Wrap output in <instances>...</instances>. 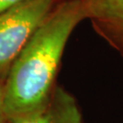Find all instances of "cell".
Returning a JSON list of instances; mask_svg holds the SVG:
<instances>
[{
	"instance_id": "6da1fadb",
	"label": "cell",
	"mask_w": 123,
	"mask_h": 123,
	"mask_svg": "<svg viewBox=\"0 0 123 123\" xmlns=\"http://www.w3.org/2000/svg\"><path fill=\"white\" fill-rule=\"evenodd\" d=\"M81 0L55 6L15 59L4 83L7 121L43 108L50 98L68 40L86 18Z\"/></svg>"
},
{
	"instance_id": "7a4b0ae2",
	"label": "cell",
	"mask_w": 123,
	"mask_h": 123,
	"mask_svg": "<svg viewBox=\"0 0 123 123\" xmlns=\"http://www.w3.org/2000/svg\"><path fill=\"white\" fill-rule=\"evenodd\" d=\"M55 7V0H24L0 15V80Z\"/></svg>"
},
{
	"instance_id": "3957f363",
	"label": "cell",
	"mask_w": 123,
	"mask_h": 123,
	"mask_svg": "<svg viewBox=\"0 0 123 123\" xmlns=\"http://www.w3.org/2000/svg\"><path fill=\"white\" fill-rule=\"evenodd\" d=\"M9 123H85L79 106L64 88L55 87L48 103L40 110Z\"/></svg>"
},
{
	"instance_id": "277c9868",
	"label": "cell",
	"mask_w": 123,
	"mask_h": 123,
	"mask_svg": "<svg viewBox=\"0 0 123 123\" xmlns=\"http://www.w3.org/2000/svg\"><path fill=\"white\" fill-rule=\"evenodd\" d=\"M87 18L123 33V0H81Z\"/></svg>"
},
{
	"instance_id": "5b68a950",
	"label": "cell",
	"mask_w": 123,
	"mask_h": 123,
	"mask_svg": "<svg viewBox=\"0 0 123 123\" xmlns=\"http://www.w3.org/2000/svg\"><path fill=\"white\" fill-rule=\"evenodd\" d=\"M0 123H9L4 113V83L0 80Z\"/></svg>"
},
{
	"instance_id": "8992f818",
	"label": "cell",
	"mask_w": 123,
	"mask_h": 123,
	"mask_svg": "<svg viewBox=\"0 0 123 123\" xmlns=\"http://www.w3.org/2000/svg\"><path fill=\"white\" fill-rule=\"evenodd\" d=\"M22 1L24 0H0V15L5 13L8 9L12 8Z\"/></svg>"
}]
</instances>
